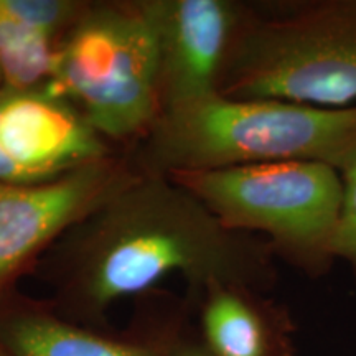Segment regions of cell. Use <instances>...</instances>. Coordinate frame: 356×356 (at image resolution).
I'll list each match as a JSON object with an SVG mask.
<instances>
[{"mask_svg":"<svg viewBox=\"0 0 356 356\" xmlns=\"http://www.w3.org/2000/svg\"><path fill=\"white\" fill-rule=\"evenodd\" d=\"M274 257L264 238L226 226L173 178L140 173L53 244L50 304L99 330L114 304L170 275L184 277L188 300L211 284L264 292L275 282Z\"/></svg>","mask_w":356,"mask_h":356,"instance_id":"6da1fadb","label":"cell"},{"mask_svg":"<svg viewBox=\"0 0 356 356\" xmlns=\"http://www.w3.org/2000/svg\"><path fill=\"white\" fill-rule=\"evenodd\" d=\"M355 159L356 106L216 95L163 111L131 160L144 175L168 177L277 162H320L343 172Z\"/></svg>","mask_w":356,"mask_h":356,"instance_id":"7a4b0ae2","label":"cell"},{"mask_svg":"<svg viewBox=\"0 0 356 356\" xmlns=\"http://www.w3.org/2000/svg\"><path fill=\"white\" fill-rule=\"evenodd\" d=\"M218 95L325 109L356 106V0L299 3L277 15L248 7Z\"/></svg>","mask_w":356,"mask_h":356,"instance_id":"3957f363","label":"cell"},{"mask_svg":"<svg viewBox=\"0 0 356 356\" xmlns=\"http://www.w3.org/2000/svg\"><path fill=\"white\" fill-rule=\"evenodd\" d=\"M44 86L106 140L140 139L162 113L157 35L140 2L89 3L58 44Z\"/></svg>","mask_w":356,"mask_h":356,"instance_id":"277c9868","label":"cell"},{"mask_svg":"<svg viewBox=\"0 0 356 356\" xmlns=\"http://www.w3.org/2000/svg\"><path fill=\"white\" fill-rule=\"evenodd\" d=\"M229 228L264 238L274 254L310 275L335 261L341 175L320 162H277L168 175Z\"/></svg>","mask_w":356,"mask_h":356,"instance_id":"5b68a950","label":"cell"},{"mask_svg":"<svg viewBox=\"0 0 356 356\" xmlns=\"http://www.w3.org/2000/svg\"><path fill=\"white\" fill-rule=\"evenodd\" d=\"M113 155L109 140L44 84L0 88L2 184H48Z\"/></svg>","mask_w":356,"mask_h":356,"instance_id":"8992f818","label":"cell"},{"mask_svg":"<svg viewBox=\"0 0 356 356\" xmlns=\"http://www.w3.org/2000/svg\"><path fill=\"white\" fill-rule=\"evenodd\" d=\"M140 172L113 157L42 185L0 181V291Z\"/></svg>","mask_w":356,"mask_h":356,"instance_id":"52a82bcc","label":"cell"},{"mask_svg":"<svg viewBox=\"0 0 356 356\" xmlns=\"http://www.w3.org/2000/svg\"><path fill=\"white\" fill-rule=\"evenodd\" d=\"M140 6L157 35L162 113L216 96L248 7L228 0H142Z\"/></svg>","mask_w":356,"mask_h":356,"instance_id":"ba28073f","label":"cell"},{"mask_svg":"<svg viewBox=\"0 0 356 356\" xmlns=\"http://www.w3.org/2000/svg\"><path fill=\"white\" fill-rule=\"evenodd\" d=\"M198 312V337L213 356H293L289 312L257 289L211 284L188 300Z\"/></svg>","mask_w":356,"mask_h":356,"instance_id":"9c48e42d","label":"cell"},{"mask_svg":"<svg viewBox=\"0 0 356 356\" xmlns=\"http://www.w3.org/2000/svg\"><path fill=\"white\" fill-rule=\"evenodd\" d=\"M0 346L12 356H160L145 337L118 338L61 317L50 302L0 310Z\"/></svg>","mask_w":356,"mask_h":356,"instance_id":"30bf717a","label":"cell"},{"mask_svg":"<svg viewBox=\"0 0 356 356\" xmlns=\"http://www.w3.org/2000/svg\"><path fill=\"white\" fill-rule=\"evenodd\" d=\"M58 44L0 7V73L3 86L29 89L48 83Z\"/></svg>","mask_w":356,"mask_h":356,"instance_id":"8fae6325","label":"cell"},{"mask_svg":"<svg viewBox=\"0 0 356 356\" xmlns=\"http://www.w3.org/2000/svg\"><path fill=\"white\" fill-rule=\"evenodd\" d=\"M341 210L335 238V259L345 261L356 279V159L340 172Z\"/></svg>","mask_w":356,"mask_h":356,"instance_id":"7c38bea8","label":"cell"},{"mask_svg":"<svg viewBox=\"0 0 356 356\" xmlns=\"http://www.w3.org/2000/svg\"><path fill=\"white\" fill-rule=\"evenodd\" d=\"M144 337L157 348L160 356H213L198 333L186 332L178 322L152 325Z\"/></svg>","mask_w":356,"mask_h":356,"instance_id":"4fadbf2b","label":"cell"},{"mask_svg":"<svg viewBox=\"0 0 356 356\" xmlns=\"http://www.w3.org/2000/svg\"><path fill=\"white\" fill-rule=\"evenodd\" d=\"M0 356H12L10 353H8V351L7 350H3L2 348V346H0Z\"/></svg>","mask_w":356,"mask_h":356,"instance_id":"5bb4252c","label":"cell"},{"mask_svg":"<svg viewBox=\"0 0 356 356\" xmlns=\"http://www.w3.org/2000/svg\"><path fill=\"white\" fill-rule=\"evenodd\" d=\"M0 83H3V78H2V73H0Z\"/></svg>","mask_w":356,"mask_h":356,"instance_id":"9a60e30c","label":"cell"}]
</instances>
